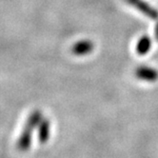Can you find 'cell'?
<instances>
[{
  "label": "cell",
  "instance_id": "1",
  "mask_svg": "<svg viewBox=\"0 0 158 158\" xmlns=\"http://www.w3.org/2000/svg\"><path fill=\"white\" fill-rule=\"evenodd\" d=\"M43 119L42 114L39 110H35L32 114L29 116L25 128L22 131L20 137L17 142V147L20 151H28L31 145V136H32V131L36 127H38L39 123Z\"/></svg>",
  "mask_w": 158,
  "mask_h": 158
},
{
  "label": "cell",
  "instance_id": "2",
  "mask_svg": "<svg viewBox=\"0 0 158 158\" xmlns=\"http://www.w3.org/2000/svg\"><path fill=\"white\" fill-rule=\"evenodd\" d=\"M135 76L143 81L154 82L158 79V71L154 68L148 66H140L138 67L134 73Z\"/></svg>",
  "mask_w": 158,
  "mask_h": 158
},
{
  "label": "cell",
  "instance_id": "3",
  "mask_svg": "<svg viewBox=\"0 0 158 158\" xmlns=\"http://www.w3.org/2000/svg\"><path fill=\"white\" fill-rule=\"evenodd\" d=\"M127 2L130 5L133 6L134 8L139 10L142 14H144L148 17H150L152 19H157L158 18V12L157 10L154 8H152V6H150L147 2H145L144 0H127Z\"/></svg>",
  "mask_w": 158,
  "mask_h": 158
},
{
  "label": "cell",
  "instance_id": "4",
  "mask_svg": "<svg viewBox=\"0 0 158 158\" xmlns=\"http://www.w3.org/2000/svg\"><path fill=\"white\" fill-rule=\"evenodd\" d=\"M94 50V43L91 40H80L76 42L73 48L72 52L75 55H86Z\"/></svg>",
  "mask_w": 158,
  "mask_h": 158
},
{
  "label": "cell",
  "instance_id": "5",
  "mask_svg": "<svg viewBox=\"0 0 158 158\" xmlns=\"http://www.w3.org/2000/svg\"><path fill=\"white\" fill-rule=\"evenodd\" d=\"M50 121L43 118L38 125V139L41 144L47 143L50 137Z\"/></svg>",
  "mask_w": 158,
  "mask_h": 158
},
{
  "label": "cell",
  "instance_id": "6",
  "mask_svg": "<svg viewBox=\"0 0 158 158\" xmlns=\"http://www.w3.org/2000/svg\"><path fill=\"white\" fill-rule=\"evenodd\" d=\"M152 47V40L148 35H143L137 42L136 45V52L139 55H145L147 54Z\"/></svg>",
  "mask_w": 158,
  "mask_h": 158
},
{
  "label": "cell",
  "instance_id": "7",
  "mask_svg": "<svg viewBox=\"0 0 158 158\" xmlns=\"http://www.w3.org/2000/svg\"><path fill=\"white\" fill-rule=\"evenodd\" d=\"M155 36H156V38L158 39V23H157V25H156V27H155Z\"/></svg>",
  "mask_w": 158,
  "mask_h": 158
}]
</instances>
